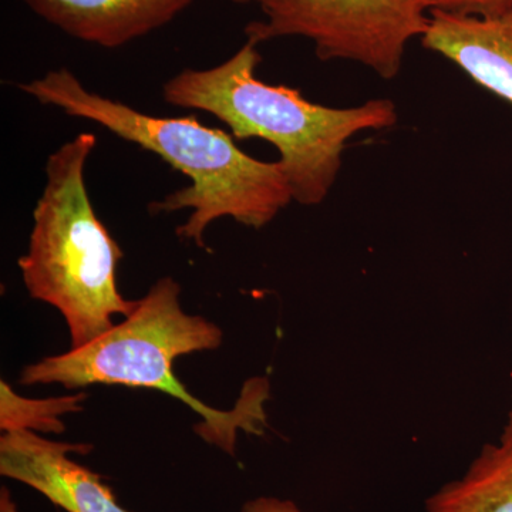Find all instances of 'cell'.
Here are the masks:
<instances>
[{"mask_svg":"<svg viewBox=\"0 0 512 512\" xmlns=\"http://www.w3.org/2000/svg\"><path fill=\"white\" fill-rule=\"evenodd\" d=\"M20 90L67 116L94 121L128 143L163 158L191 184L150 205L151 214L188 210L191 217L177 235L204 247L212 222L232 218L261 229L293 201L279 161L256 160L235 144L232 134L204 126L195 117L148 116L121 101L93 93L66 67L20 84Z\"/></svg>","mask_w":512,"mask_h":512,"instance_id":"1","label":"cell"},{"mask_svg":"<svg viewBox=\"0 0 512 512\" xmlns=\"http://www.w3.org/2000/svg\"><path fill=\"white\" fill-rule=\"evenodd\" d=\"M261 62L258 45L247 40L218 66L184 69L171 77L163 99L212 114L237 140L268 141L279 151L293 201L306 207L322 204L338 180L350 138L396 126V103L376 99L346 109L313 103L301 90L261 82L256 76Z\"/></svg>","mask_w":512,"mask_h":512,"instance_id":"2","label":"cell"},{"mask_svg":"<svg viewBox=\"0 0 512 512\" xmlns=\"http://www.w3.org/2000/svg\"><path fill=\"white\" fill-rule=\"evenodd\" d=\"M180 295L178 282L161 278L120 325L90 345L26 366L20 383H56L66 389L109 384L170 394L202 417L195 427L202 439L235 456L238 430L264 431L269 382L264 377L249 380L237 406L228 412L212 409L192 396L174 375V360L220 348L224 333L210 320L185 313Z\"/></svg>","mask_w":512,"mask_h":512,"instance_id":"3","label":"cell"},{"mask_svg":"<svg viewBox=\"0 0 512 512\" xmlns=\"http://www.w3.org/2000/svg\"><path fill=\"white\" fill-rule=\"evenodd\" d=\"M96 144L93 133H82L47 158L28 252L18 262L29 295L66 319L72 349L101 338L116 326L114 316L127 318L138 305L117 288L123 251L87 191L84 171Z\"/></svg>","mask_w":512,"mask_h":512,"instance_id":"4","label":"cell"},{"mask_svg":"<svg viewBox=\"0 0 512 512\" xmlns=\"http://www.w3.org/2000/svg\"><path fill=\"white\" fill-rule=\"evenodd\" d=\"M264 20L245 28L262 45L281 37L311 40L322 62L363 64L383 80L402 70L412 40L424 35L429 12L421 0H255Z\"/></svg>","mask_w":512,"mask_h":512,"instance_id":"5","label":"cell"},{"mask_svg":"<svg viewBox=\"0 0 512 512\" xmlns=\"http://www.w3.org/2000/svg\"><path fill=\"white\" fill-rule=\"evenodd\" d=\"M92 450L90 444L59 443L28 430L9 431L0 437V474L28 485L66 512H130L121 507L100 474L70 457Z\"/></svg>","mask_w":512,"mask_h":512,"instance_id":"6","label":"cell"},{"mask_svg":"<svg viewBox=\"0 0 512 512\" xmlns=\"http://www.w3.org/2000/svg\"><path fill=\"white\" fill-rule=\"evenodd\" d=\"M421 45L456 64L474 83L512 106V12L491 18L431 10Z\"/></svg>","mask_w":512,"mask_h":512,"instance_id":"7","label":"cell"},{"mask_svg":"<svg viewBox=\"0 0 512 512\" xmlns=\"http://www.w3.org/2000/svg\"><path fill=\"white\" fill-rule=\"evenodd\" d=\"M50 25L106 49L163 28L195 0H22Z\"/></svg>","mask_w":512,"mask_h":512,"instance_id":"8","label":"cell"},{"mask_svg":"<svg viewBox=\"0 0 512 512\" xmlns=\"http://www.w3.org/2000/svg\"><path fill=\"white\" fill-rule=\"evenodd\" d=\"M426 512H512V410L498 440L484 444L463 477L430 495Z\"/></svg>","mask_w":512,"mask_h":512,"instance_id":"9","label":"cell"},{"mask_svg":"<svg viewBox=\"0 0 512 512\" xmlns=\"http://www.w3.org/2000/svg\"><path fill=\"white\" fill-rule=\"evenodd\" d=\"M86 393L55 399L32 400L13 392L8 383H0V429L28 430L33 433L60 434L66 430L64 414L82 412Z\"/></svg>","mask_w":512,"mask_h":512,"instance_id":"10","label":"cell"},{"mask_svg":"<svg viewBox=\"0 0 512 512\" xmlns=\"http://www.w3.org/2000/svg\"><path fill=\"white\" fill-rule=\"evenodd\" d=\"M427 12L453 13L461 16L491 18L512 12V0H421Z\"/></svg>","mask_w":512,"mask_h":512,"instance_id":"11","label":"cell"},{"mask_svg":"<svg viewBox=\"0 0 512 512\" xmlns=\"http://www.w3.org/2000/svg\"><path fill=\"white\" fill-rule=\"evenodd\" d=\"M241 512H302L291 500L275 497H258L247 501Z\"/></svg>","mask_w":512,"mask_h":512,"instance_id":"12","label":"cell"},{"mask_svg":"<svg viewBox=\"0 0 512 512\" xmlns=\"http://www.w3.org/2000/svg\"><path fill=\"white\" fill-rule=\"evenodd\" d=\"M0 512H18L15 501L10 497V493L5 487L0 491Z\"/></svg>","mask_w":512,"mask_h":512,"instance_id":"13","label":"cell"},{"mask_svg":"<svg viewBox=\"0 0 512 512\" xmlns=\"http://www.w3.org/2000/svg\"><path fill=\"white\" fill-rule=\"evenodd\" d=\"M231 2L239 3V5H245V3H254L255 0H231Z\"/></svg>","mask_w":512,"mask_h":512,"instance_id":"14","label":"cell"}]
</instances>
